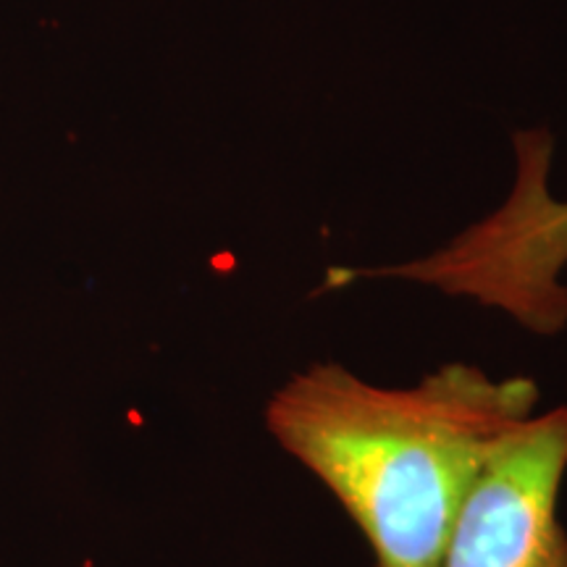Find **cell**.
<instances>
[{
	"mask_svg": "<svg viewBox=\"0 0 567 567\" xmlns=\"http://www.w3.org/2000/svg\"><path fill=\"white\" fill-rule=\"evenodd\" d=\"M534 379L450 363L413 389L316 363L274 394L266 423L365 536L375 567H436L494 446L534 415Z\"/></svg>",
	"mask_w": 567,
	"mask_h": 567,
	"instance_id": "obj_1",
	"label": "cell"
},
{
	"mask_svg": "<svg viewBox=\"0 0 567 567\" xmlns=\"http://www.w3.org/2000/svg\"><path fill=\"white\" fill-rule=\"evenodd\" d=\"M565 476L567 405H559L517 423L494 446L436 567H567Z\"/></svg>",
	"mask_w": 567,
	"mask_h": 567,
	"instance_id": "obj_2",
	"label": "cell"
},
{
	"mask_svg": "<svg viewBox=\"0 0 567 567\" xmlns=\"http://www.w3.org/2000/svg\"><path fill=\"white\" fill-rule=\"evenodd\" d=\"M551 161H517L507 203L481 221V250L492 274L523 300L549 302L563 295L567 266V203L549 193Z\"/></svg>",
	"mask_w": 567,
	"mask_h": 567,
	"instance_id": "obj_3",
	"label": "cell"
}]
</instances>
